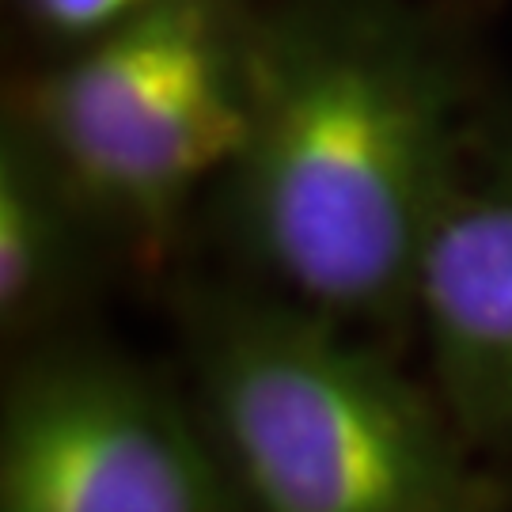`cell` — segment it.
<instances>
[{
	"label": "cell",
	"instance_id": "cell-1",
	"mask_svg": "<svg viewBox=\"0 0 512 512\" xmlns=\"http://www.w3.org/2000/svg\"><path fill=\"white\" fill-rule=\"evenodd\" d=\"M471 69L410 0L258 8L224 167L239 251L334 323H395L471 152Z\"/></svg>",
	"mask_w": 512,
	"mask_h": 512
},
{
	"label": "cell",
	"instance_id": "cell-2",
	"mask_svg": "<svg viewBox=\"0 0 512 512\" xmlns=\"http://www.w3.org/2000/svg\"><path fill=\"white\" fill-rule=\"evenodd\" d=\"M190 330L209 437L255 512H494L444 414L342 323L228 293Z\"/></svg>",
	"mask_w": 512,
	"mask_h": 512
},
{
	"label": "cell",
	"instance_id": "cell-3",
	"mask_svg": "<svg viewBox=\"0 0 512 512\" xmlns=\"http://www.w3.org/2000/svg\"><path fill=\"white\" fill-rule=\"evenodd\" d=\"M251 0H148L19 92L16 126L92 217L164 239L247 118Z\"/></svg>",
	"mask_w": 512,
	"mask_h": 512
},
{
	"label": "cell",
	"instance_id": "cell-4",
	"mask_svg": "<svg viewBox=\"0 0 512 512\" xmlns=\"http://www.w3.org/2000/svg\"><path fill=\"white\" fill-rule=\"evenodd\" d=\"M213 437L133 365L61 349L19 368L0 421V512H239Z\"/></svg>",
	"mask_w": 512,
	"mask_h": 512
},
{
	"label": "cell",
	"instance_id": "cell-5",
	"mask_svg": "<svg viewBox=\"0 0 512 512\" xmlns=\"http://www.w3.org/2000/svg\"><path fill=\"white\" fill-rule=\"evenodd\" d=\"M452 425L512 452V129H475L418 285Z\"/></svg>",
	"mask_w": 512,
	"mask_h": 512
},
{
	"label": "cell",
	"instance_id": "cell-6",
	"mask_svg": "<svg viewBox=\"0 0 512 512\" xmlns=\"http://www.w3.org/2000/svg\"><path fill=\"white\" fill-rule=\"evenodd\" d=\"M92 209L46 152L12 122L0 145V319L23 330L46 319L76 285Z\"/></svg>",
	"mask_w": 512,
	"mask_h": 512
},
{
	"label": "cell",
	"instance_id": "cell-7",
	"mask_svg": "<svg viewBox=\"0 0 512 512\" xmlns=\"http://www.w3.org/2000/svg\"><path fill=\"white\" fill-rule=\"evenodd\" d=\"M145 4L148 0H19V12L42 38L76 50L107 35L110 27H118Z\"/></svg>",
	"mask_w": 512,
	"mask_h": 512
}]
</instances>
